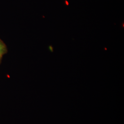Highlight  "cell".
<instances>
[{
	"instance_id": "1",
	"label": "cell",
	"mask_w": 124,
	"mask_h": 124,
	"mask_svg": "<svg viewBox=\"0 0 124 124\" xmlns=\"http://www.w3.org/2000/svg\"><path fill=\"white\" fill-rule=\"evenodd\" d=\"M5 51V46L4 44L0 41V58L2 56Z\"/></svg>"
},
{
	"instance_id": "2",
	"label": "cell",
	"mask_w": 124,
	"mask_h": 124,
	"mask_svg": "<svg viewBox=\"0 0 124 124\" xmlns=\"http://www.w3.org/2000/svg\"><path fill=\"white\" fill-rule=\"evenodd\" d=\"M48 50L50 51V52H51V53H53L54 52V47L52 45H50L48 47Z\"/></svg>"
},
{
	"instance_id": "3",
	"label": "cell",
	"mask_w": 124,
	"mask_h": 124,
	"mask_svg": "<svg viewBox=\"0 0 124 124\" xmlns=\"http://www.w3.org/2000/svg\"><path fill=\"white\" fill-rule=\"evenodd\" d=\"M64 4L65 5H66V6H69V4H70V3H69V2H68V1H67V0H64Z\"/></svg>"
},
{
	"instance_id": "4",
	"label": "cell",
	"mask_w": 124,
	"mask_h": 124,
	"mask_svg": "<svg viewBox=\"0 0 124 124\" xmlns=\"http://www.w3.org/2000/svg\"><path fill=\"white\" fill-rule=\"evenodd\" d=\"M104 49H105V50H107V48H104Z\"/></svg>"
}]
</instances>
